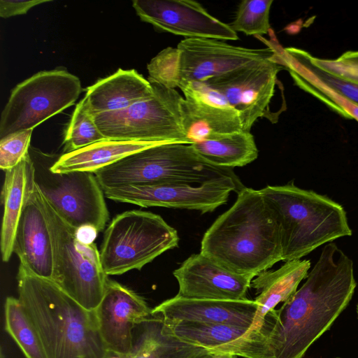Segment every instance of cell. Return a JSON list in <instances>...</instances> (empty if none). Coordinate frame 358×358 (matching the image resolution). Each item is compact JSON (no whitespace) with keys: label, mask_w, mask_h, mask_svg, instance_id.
Returning <instances> with one entry per match:
<instances>
[{"label":"cell","mask_w":358,"mask_h":358,"mask_svg":"<svg viewBox=\"0 0 358 358\" xmlns=\"http://www.w3.org/2000/svg\"><path fill=\"white\" fill-rule=\"evenodd\" d=\"M356 286L352 260L327 243L302 286L270 312L271 358H303L347 308Z\"/></svg>","instance_id":"cell-1"},{"label":"cell","mask_w":358,"mask_h":358,"mask_svg":"<svg viewBox=\"0 0 358 358\" xmlns=\"http://www.w3.org/2000/svg\"><path fill=\"white\" fill-rule=\"evenodd\" d=\"M203 234L200 253L222 267L255 277L282 260L278 224L259 190L244 187Z\"/></svg>","instance_id":"cell-2"},{"label":"cell","mask_w":358,"mask_h":358,"mask_svg":"<svg viewBox=\"0 0 358 358\" xmlns=\"http://www.w3.org/2000/svg\"><path fill=\"white\" fill-rule=\"evenodd\" d=\"M18 299L35 325L47 358H104L95 310H90L53 281L20 264Z\"/></svg>","instance_id":"cell-3"},{"label":"cell","mask_w":358,"mask_h":358,"mask_svg":"<svg viewBox=\"0 0 358 358\" xmlns=\"http://www.w3.org/2000/svg\"><path fill=\"white\" fill-rule=\"evenodd\" d=\"M259 191L278 224L285 262L352 235L345 209L325 195L292 182L267 185Z\"/></svg>","instance_id":"cell-4"},{"label":"cell","mask_w":358,"mask_h":358,"mask_svg":"<svg viewBox=\"0 0 358 358\" xmlns=\"http://www.w3.org/2000/svg\"><path fill=\"white\" fill-rule=\"evenodd\" d=\"M94 175L103 190L132 184L199 185L221 178L240 180L233 169L206 162L191 144L182 143H163L138 151Z\"/></svg>","instance_id":"cell-5"},{"label":"cell","mask_w":358,"mask_h":358,"mask_svg":"<svg viewBox=\"0 0 358 358\" xmlns=\"http://www.w3.org/2000/svg\"><path fill=\"white\" fill-rule=\"evenodd\" d=\"M275 55V49L271 47L250 49L215 39L186 38L176 48H166L151 59L148 80L168 88H180Z\"/></svg>","instance_id":"cell-6"},{"label":"cell","mask_w":358,"mask_h":358,"mask_svg":"<svg viewBox=\"0 0 358 358\" xmlns=\"http://www.w3.org/2000/svg\"><path fill=\"white\" fill-rule=\"evenodd\" d=\"M38 194L52 240V281L83 307L95 310L108 280L99 251L95 243H80L76 238V229L59 216L39 189Z\"/></svg>","instance_id":"cell-7"},{"label":"cell","mask_w":358,"mask_h":358,"mask_svg":"<svg viewBox=\"0 0 358 358\" xmlns=\"http://www.w3.org/2000/svg\"><path fill=\"white\" fill-rule=\"evenodd\" d=\"M177 231L159 215L133 210L116 215L105 231L100 259L107 275L141 270L178 246Z\"/></svg>","instance_id":"cell-8"},{"label":"cell","mask_w":358,"mask_h":358,"mask_svg":"<svg viewBox=\"0 0 358 358\" xmlns=\"http://www.w3.org/2000/svg\"><path fill=\"white\" fill-rule=\"evenodd\" d=\"M149 81L154 87L150 97L125 109L94 115L98 129L106 138L190 144L182 125L183 97L175 89Z\"/></svg>","instance_id":"cell-9"},{"label":"cell","mask_w":358,"mask_h":358,"mask_svg":"<svg viewBox=\"0 0 358 358\" xmlns=\"http://www.w3.org/2000/svg\"><path fill=\"white\" fill-rule=\"evenodd\" d=\"M82 92L79 78L65 69L38 72L12 90L0 120V139L34 129L72 106Z\"/></svg>","instance_id":"cell-10"},{"label":"cell","mask_w":358,"mask_h":358,"mask_svg":"<svg viewBox=\"0 0 358 358\" xmlns=\"http://www.w3.org/2000/svg\"><path fill=\"white\" fill-rule=\"evenodd\" d=\"M285 69L274 58L255 62L199 83H189V89L234 109L243 131L250 129L257 118L266 114L273 96L278 73Z\"/></svg>","instance_id":"cell-11"},{"label":"cell","mask_w":358,"mask_h":358,"mask_svg":"<svg viewBox=\"0 0 358 358\" xmlns=\"http://www.w3.org/2000/svg\"><path fill=\"white\" fill-rule=\"evenodd\" d=\"M34 166L38 189L65 222L75 229L83 225L94 226L99 231L104 229L109 213L94 173H55L50 167L35 163Z\"/></svg>","instance_id":"cell-12"},{"label":"cell","mask_w":358,"mask_h":358,"mask_svg":"<svg viewBox=\"0 0 358 358\" xmlns=\"http://www.w3.org/2000/svg\"><path fill=\"white\" fill-rule=\"evenodd\" d=\"M244 186L241 180L221 178L199 185L183 183L132 184L104 190L113 201L141 207L159 206L212 212L226 203L231 192Z\"/></svg>","instance_id":"cell-13"},{"label":"cell","mask_w":358,"mask_h":358,"mask_svg":"<svg viewBox=\"0 0 358 358\" xmlns=\"http://www.w3.org/2000/svg\"><path fill=\"white\" fill-rule=\"evenodd\" d=\"M132 6L141 20L161 31L187 38L238 39L229 24L211 15L194 1L134 0Z\"/></svg>","instance_id":"cell-14"},{"label":"cell","mask_w":358,"mask_h":358,"mask_svg":"<svg viewBox=\"0 0 358 358\" xmlns=\"http://www.w3.org/2000/svg\"><path fill=\"white\" fill-rule=\"evenodd\" d=\"M163 321L173 336L212 352L243 358L272 357L269 345L271 322L264 329L256 330L224 324Z\"/></svg>","instance_id":"cell-15"},{"label":"cell","mask_w":358,"mask_h":358,"mask_svg":"<svg viewBox=\"0 0 358 358\" xmlns=\"http://www.w3.org/2000/svg\"><path fill=\"white\" fill-rule=\"evenodd\" d=\"M95 313L107 350L122 355L131 352L137 327L152 316L141 296L109 279Z\"/></svg>","instance_id":"cell-16"},{"label":"cell","mask_w":358,"mask_h":358,"mask_svg":"<svg viewBox=\"0 0 358 358\" xmlns=\"http://www.w3.org/2000/svg\"><path fill=\"white\" fill-rule=\"evenodd\" d=\"M178 282V296L198 299H245L252 275L229 271L201 254H193L173 271Z\"/></svg>","instance_id":"cell-17"},{"label":"cell","mask_w":358,"mask_h":358,"mask_svg":"<svg viewBox=\"0 0 358 358\" xmlns=\"http://www.w3.org/2000/svg\"><path fill=\"white\" fill-rule=\"evenodd\" d=\"M258 308L255 300L237 301L198 299L176 295L153 309L166 322H192L224 324L252 328Z\"/></svg>","instance_id":"cell-18"},{"label":"cell","mask_w":358,"mask_h":358,"mask_svg":"<svg viewBox=\"0 0 358 358\" xmlns=\"http://www.w3.org/2000/svg\"><path fill=\"white\" fill-rule=\"evenodd\" d=\"M13 252L32 274L52 280L53 255L50 233L40 204L38 189L27 201L19 221Z\"/></svg>","instance_id":"cell-19"},{"label":"cell","mask_w":358,"mask_h":358,"mask_svg":"<svg viewBox=\"0 0 358 358\" xmlns=\"http://www.w3.org/2000/svg\"><path fill=\"white\" fill-rule=\"evenodd\" d=\"M182 91L185 95L181 102L182 125L190 144L243 131L239 115L232 108L190 90Z\"/></svg>","instance_id":"cell-20"},{"label":"cell","mask_w":358,"mask_h":358,"mask_svg":"<svg viewBox=\"0 0 358 358\" xmlns=\"http://www.w3.org/2000/svg\"><path fill=\"white\" fill-rule=\"evenodd\" d=\"M35 166L29 153L14 168L5 171L1 190L3 206L1 232L2 260L9 261L23 209L36 187Z\"/></svg>","instance_id":"cell-21"},{"label":"cell","mask_w":358,"mask_h":358,"mask_svg":"<svg viewBox=\"0 0 358 358\" xmlns=\"http://www.w3.org/2000/svg\"><path fill=\"white\" fill-rule=\"evenodd\" d=\"M153 93L152 84L136 70L119 69L88 87L85 98L95 115L125 109Z\"/></svg>","instance_id":"cell-22"},{"label":"cell","mask_w":358,"mask_h":358,"mask_svg":"<svg viewBox=\"0 0 358 358\" xmlns=\"http://www.w3.org/2000/svg\"><path fill=\"white\" fill-rule=\"evenodd\" d=\"M310 268L309 260H292L275 271H262L253 278L251 287L258 294L255 299L258 308L252 329L261 330L268 325V313L294 294Z\"/></svg>","instance_id":"cell-23"},{"label":"cell","mask_w":358,"mask_h":358,"mask_svg":"<svg viewBox=\"0 0 358 358\" xmlns=\"http://www.w3.org/2000/svg\"><path fill=\"white\" fill-rule=\"evenodd\" d=\"M211 351L171 335L160 315H153L138 325L134 348L127 355L107 350L104 358H193Z\"/></svg>","instance_id":"cell-24"},{"label":"cell","mask_w":358,"mask_h":358,"mask_svg":"<svg viewBox=\"0 0 358 358\" xmlns=\"http://www.w3.org/2000/svg\"><path fill=\"white\" fill-rule=\"evenodd\" d=\"M168 143L106 138L62 155L50 166L55 173L74 171L94 173L138 151Z\"/></svg>","instance_id":"cell-25"},{"label":"cell","mask_w":358,"mask_h":358,"mask_svg":"<svg viewBox=\"0 0 358 358\" xmlns=\"http://www.w3.org/2000/svg\"><path fill=\"white\" fill-rule=\"evenodd\" d=\"M191 145L201 158L220 167L243 166L258 157V149L250 131L216 136Z\"/></svg>","instance_id":"cell-26"},{"label":"cell","mask_w":358,"mask_h":358,"mask_svg":"<svg viewBox=\"0 0 358 358\" xmlns=\"http://www.w3.org/2000/svg\"><path fill=\"white\" fill-rule=\"evenodd\" d=\"M4 317L6 331L26 358H47L38 331L18 298L6 299Z\"/></svg>","instance_id":"cell-27"},{"label":"cell","mask_w":358,"mask_h":358,"mask_svg":"<svg viewBox=\"0 0 358 358\" xmlns=\"http://www.w3.org/2000/svg\"><path fill=\"white\" fill-rule=\"evenodd\" d=\"M280 64L286 68L295 84L313 94L337 113L358 122V106L348 101L325 86L308 73L296 62L285 54L283 50H276Z\"/></svg>","instance_id":"cell-28"},{"label":"cell","mask_w":358,"mask_h":358,"mask_svg":"<svg viewBox=\"0 0 358 358\" xmlns=\"http://www.w3.org/2000/svg\"><path fill=\"white\" fill-rule=\"evenodd\" d=\"M106 139L95 124L84 97L76 105L64 139V153L75 151Z\"/></svg>","instance_id":"cell-29"},{"label":"cell","mask_w":358,"mask_h":358,"mask_svg":"<svg viewBox=\"0 0 358 358\" xmlns=\"http://www.w3.org/2000/svg\"><path fill=\"white\" fill-rule=\"evenodd\" d=\"M273 0H244L238 6L233 30L246 35H262L268 32L269 13Z\"/></svg>","instance_id":"cell-30"},{"label":"cell","mask_w":358,"mask_h":358,"mask_svg":"<svg viewBox=\"0 0 358 358\" xmlns=\"http://www.w3.org/2000/svg\"><path fill=\"white\" fill-rule=\"evenodd\" d=\"M284 52L296 62L308 73L325 86L358 106V85L338 78L314 65L310 53L296 48L282 49Z\"/></svg>","instance_id":"cell-31"},{"label":"cell","mask_w":358,"mask_h":358,"mask_svg":"<svg viewBox=\"0 0 358 358\" xmlns=\"http://www.w3.org/2000/svg\"><path fill=\"white\" fill-rule=\"evenodd\" d=\"M34 129L12 134L0 139V168L4 171L16 166L28 154Z\"/></svg>","instance_id":"cell-32"},{"label":"cell","mask_w":358,"mask_h":358,"mask_svg":"<svg viewBox=\"0 0 358 358\" xmlns=\"http://www.w3.org/2000/svg\"><path fill=\"white\" fill-rule=\"evenodd\" d=\"M312 63L322 71L345 81L358 85V64L342 60L327 59L310 55Z\"/></svg>","instance_id":"cell-33"},{"label":"cell","mask_w":358,"mask_h":358,"mask_svg":"<svg viewBox=\"0 0 358 358\" xmlns=\"http://www.w3.org/2000/svg\"><path fill=\"white\" fill-rule=\"evenodd\" d=\"M51 0H1L0 16L2 18H8L27 13L31 8L50 2Z\"/></svg>","instance_id":"cell-34"},{"label":"cell","mask_w":358,"mask_h":358,"mask_svg":"<svg viewBox=\"0 0 358 358\" xmlns=\"http://www.w3.org/2000/svg\"><path fill=\"white\" fill-rule=\"evenodd\" d=\"M99 231L92 225H83L76 229L77 239L82 243L90 245L94 243Z\"/></svg>","instance_id":"cell-35"},{"label":"cell","mask_w":358,"mask_h":358,"mask_svg":"<svg viewBox=\"0 0 358 358\" xmlns=\"http://www.w3.org/2000/svg\"><path fill=\"white\" fill-rule=\"evenodd\" d=\"M339 59L358 64V50L357 51H347L342 54Z\"/></svg>","instance_id":"cell-36"},{"label":"cell","mask_w":358,"mask_h":358,"mask_svg":"<svg viewBox=\"0 0 358 358\" xmlns=\"http://www.w3.org/2000/svg\"><path fill=\"white\" fill-rule=\"evenodd\" d=\"M193 358H238V357L228 354H219L214 352H208L203 355L196 356Z\"/></svg>","instance_id":"cell-37"},{"label":"cell","mask_w":358,"mask_h":358,"mask_svg":"<svg viewBox=\"0 0 358 358\" xmlns=\"http://www.w3.org/2000/svg\"><path fill=\"white\" fill-rule=\"evenodd\" d=\"M356 313H357V319H358V303L356 307Z\"/></svg>","instance_id":"cell-38"},{"label":"cell","mask_w":358,"mask_h":358,"mask_svg":"<svg viewBox=\"0 0 358 358\" xmlns=\"http://www.w3.org/2000/svg\"><path fill=\"white\" fill-rule=\"evenodd\" d=\"M335 358H341V357H335Z\"/></svg>","instance_id":"cell-39"}]
</instances>
